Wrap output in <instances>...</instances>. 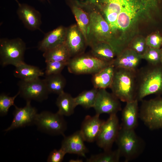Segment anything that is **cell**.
Here are the masks:
<instances>
[{
  "label": "cell",
  "mask_w": 162,
  "mask_h": 162,
  "mask_svg": "<svg viewBox=\"0 0 162 162\" xmlns=\"http://www.w3.org/2000/svg\"><path fill=\"white\" fill-rule=\"evenodd\" d=\"M152 94H162V64H148L136 71V99L141 101Z\"/></svg>",
  "instance_id": "cell-1"
},
{
  "label": "cell",
  "mask_w": 162,
  "mask_h": 162,
  "mask_svg": "<svg viewBox=\"0 0 162 162\" xmlns=\"http://www.w3.org/2000/svg\"><path fill=\"white\" fill-rule=\"evenodd\" d=\"M110 88L112 93L120 101L126 103L136 99V71L115 68Z\"/></svg>",
  "instance_id": "cell-2"
},
{
  "label": "cell",
  "mask_w": 162,
  "mask_h": 162,
  "mask_svg": "<svg viewBox=\"0 0 162 162\" xmlns=\"http://www.w3.org/2000/svg\"><path fill=\"white\" fill-rule=\"evenodd\" d=\"M121 156L125 162L137 158L143 152L145 147L144 140L136 133L135 130L121 127L116 142Z\"/></svg>",
  "instance_id": "cell-3"
},
{
  "label": "cell",
  "mask_w": 162,
  "mask_h": 162,
  "mask_svg": "<svg viewBox=\"0 0 162 162\" xmlns=\"http://www.w3.org/2000/svg\"><path fill=\"white\" fill-rule=\"evenodd\" d=\"M112 62L103 60L92 55L82 54L71 58L67 66L68 71L70 73L92 75L112 64Z\"/></svg>",
  "instance_id": "cell-4"
},
{
  "label": "cell",
  "mask_w": 162,
  "mask_h": 162,
  "mask_svg": "<svg viewBox=\"0 0 162 162\" xmlns=\"http://www.w3.org/2000/svg\"><path fill=\"white\" fill-rule=\"evenodd\" d=\"M26 50L25 43L20 38L0 39V64L3 67L9 65L17 66L24 62Z\"/></svg>",
  "instance_id": "cell-5"
},
{
  "label": "cell",
  "mask_w": 162,
  "mask_h": 162,
  "mask_svg": "<svg viewBox=\"0 0 162 162\" xmlns=\"http://www.w3.org/2000/svg\"><path fill=\"white\" fill-rule=\"evenodd\" d=\"M90 24L87 42L90 46L94 43L104 42L113 48L112 32L108 23L98 11L93 10L89 14Z\"/></svg>",
  "instance_id": "cell-6"
},
{
  "label": "cell",
  "mask_w": 162,
  "mask_h": 162,
  "mask_svg": "<svg viewBox=\"0 0 162 162\" xmlns=\"http://www.w3.org/2000/svg\"><path fill=\"white\" fill-rule=\"evenodd\" d=\"M141 101L139 118L151 130L162 129V97Z\"/></svg>",
  "instance_id": "cell-7"
},
{
  "label": "cell",
  "mask_w": 162,
  "mask_h": 162,
  "mask_svg": "<svg viewBox=\"0 0 162 162\" xmlns=\"http://www.w3.org/2000/svg\"><path fill=\"white\" fill-rule=\"evenodd\" d=\"M63 116L57 112L43 111L37 114L34 124L42 132L52 135L64 136L67 126Z\"/></svg>",
  "instance_id": "cell-8"
},
{
  "label": "cell",
  "mask_w": 162,
  "mask_h": 162,
  "mask_svg": "<svg viewBox=\"0 0 162 162\" xmlns=\"http://www.w3.org/2000/svg\"><path fill=\"white\" fill-rule=\"evenodd\" d=\"M17 84L19 95L26 101L33 100L41 102L48 98L50 93L44 79L38 78L29 80H21Z\"/></svg>",
  "instance_id": "cell-9"
},
{
  "label": "cell",
  "mask_w": 162,
  "mask_h": 162,
  "mask_svg": "<svg viewBox=\"0 0 162 162\" xmlns=\"http://www.w3.org/2000/svg\"><path fill=\"white\" fill-rule=\"evenodd\" d=\"M121 128L117 115H110L107 119L104 121L96 140L98 147L104 151L111 149Z\"/></svg>",
  "instance_id": "cell-10"
},
{
  "label": "cell",
  "mask_w": 162,
  "mask_h": 162,
  "mask_svg": "<svg viewBox=\"0 0 162 162\" xmlns=\"http://www.w3.org/2000/svg\"><path fill=\"white\" fill-rule=\"evenodd\" d=\"M120 100L112 93L106 89H98L96 100L93 108L96 114H107L110 115L116 114L121 110Z\"/></svg>",
  "instance_id": "cell-11"
},
{
  "label": "cell",
  "mask_w": 162,
  "mask_h": 162,
  "mask_svg": "<svg viewBox=\"0 0 162 162\" xmlns=\"http://www.w3.org/2000/svg\"><path fill=\"white\" fill-rule=\"evenodd\" d=\"M31 101H26V106L19 107L15 105L13 112V119L10 126L5 129L8 131L15 129L34 124L38 113L36 109L31 104Z\"/></svg>",
  "instance_id": "cell-12"
},
{
  "label": "cell",
  "mask_w": 162,
  "mask_h": 162,
  "mask_svg": "<svg viewBox=\"0 0 162 162\" xmlns=\"http://www.w3.org/2000/svg\"><path fill=\"white\" fill-rule=\"evenodd\" d=\"M65 44L71 58L83 53L87 44L77 25L74 24L67 28Z\"/></svg>",
  "instance_id": "cell-13"
},
{
  "label": "cell",
  "mask_w": 162,
  "mask_h": 162,
  "mask_svg": "<svg viewBox=\"0 0 162 162\" xmlns=\"http://www.w3.org/2000/svg\"><path fill=\"white\" fill-rule=\"evenodd\" d=\"M99 116L97 114L93 116L87 115L83 121L80 131L85 141L92 142L96 141L105 121Z\"/></svg>",
  "instance_id": "cell-14"
},
{
  "label": "cell",
  "mask_w": 162,
  "mask_h": 162,
  "mask_svg": "<svg viewBox=\"0 0 162 162\" xmlns=\"http://www.w3.org/2000/svg\"><path fill=\"white\" fill-rule=\"evenodd\" d=\"M85 141L79 130L69 136H64L61 148L66 154H74L85 157L88 150L85 144Z\"/></svg>",
  "instance_id": "cell-15"
},
{
  "label": "cell",
  "mask_w": 162,
  "mask_h": 162,
  "mask_svg": "<svg viewBox=\"0 0 162 162\" xmlns=\"http://www.w3.org/2000/svg\"><path fill=\"white\" fill-rule=\"evenodd\" d=\"M17 13L19 19L28 29H39L41 23L40 12L32 7L25 4L18 5Z\"/></svg>",
  "instance_id": "cell-16"
},
{
  "label": "cell",
  "mask_w": 162,
  "mask_h": 162,
  "mask_svg": "<svg viewBox=\"0 0 162 162\" xmlns=\"http://www.w3.org/2000/svg\"><path fill=\"white\" fill-rule=\"evenodd\" d=\"M142 59V55L128 48L116 57L112 64L115 68L136 71Z\"/></svg>",
  "instance_id": "cell-17"
},
{
  "label": "cell",
  "mask_w": 162,
  "mask_h": 162,
  "mask_svg": "<svg viewBox=\"0 0 162 162\" xmlns=\"http://www.w3.org/2000/svg\"><path fill=\"white\" fill-rule=\"evenodd\" d=\"M67 29L61 26L46 33L39 42L38 49L44 52L64 43Z\"/></svg>",
  "instance_id": "cell-18"
},
{
  "label": "cell",
  "mask_w": 162,
  "mask_h": 162,
  "mask_svg": "<svg viewBox=\"0 0 162 162\" xmlns=\"http://www.w3.org/2000/svg\"><path fill=\"white\" fill-rule=\"evenodd\" d=\"M139 101L136 99L126 103L122 112L121 127L128 130H135L138 125L139 118Z\"/></svg>",
  "instance_id": "cell-19"
},
{
  "label": "cell",
  "mask_w": 162,
  "mask_h": 162,
  "mask_svg": "<svg viewBox=\"0 0 162 162\" xmlns=\"http://www.w3.org/2000/svg\"><path fill=\"white\" fill-rule=\"evenodd\" d=\"M114 70L115 67L112 64L92 75V82L94 87L98 89L110 88Z\"/></svg>",
  "instance_id": "cell-20"
},
{
  "label": "cell",
  "mask_w": 162,
  "mask_h": 162,
  "mask_svg": "<svg viewBox=\"0 0 162 162\" xmlns=\"http://www.w3.org/2000/svg\"><path fill=\"white\" fill-rule=\"evenodd\" d=\"M14 75L21 80H29L36 79L44 75V73L38 67L26 64L23 62L17 66Z\"/></svg>",
  "instance_id": "cell-21"
},
{
  "label": "cell",
  "mask_w": 162,
  "mask_h": 162,
  "mask_svg": "<svg viewBox=\"0 0 162 162\" xmlns=\"http://www.w3.org/2000/svg\"><path fill=\"white\" fill-rule=\"evenodd\" d=\"M92 55L100 59L112 62L116 57V53L109 44L104 42H98L92 44Z\"/></svg>",
  "instance_id": "cell-22"
},
{
  "label": "cell",
  "mask_w": 162,
  "mask_h": 162,
  "mask_svg": "<svg viewBox=\"0 0 162 162\" xmlns=\"http://www.w3.org/2000/svg\"><path fill=\"white\" fill-rule=\"evenodd\" d=\"M58 95L56 102L58 108L57 112L63 116H70L72 115L76 106L74 98L64 92Z\"/></svg>",
  "instance_id": "cell-23"
},
{
  "label": "cell",
  "mask_w": 162,
  "mask_h": 162,
  "mask_svg": "<svg viewBox=\"0 0 162 162\" xmlns=\"http://www.w3.org/2000/svg\"><path fill=\"white\" fill-rule=\"evenodd\" d=\"M43 56L45 62L51 61L68 62L71 58L65 43L44 52Z\"/></svg>",
  "instance_id": "cell-24"
},
{
  "label": "cell",
  "mask_w": 162,
  "mask_h": 162,
  "mask_svg": "<svg viewBox=\"0 0 162 162\" xmlns=\"http://www.w3.org/2000/svg\"><path fill=\"white\" fill-rule=\"evenodd\" d=\"M72 10L77 22L76 25L83 34L87 44L90 21L89 14L76 6H73Z\"/></svg>",
  "instance_id": "cell-25"
},
{
  "label": "cell",
  "mask_w": 162,
  "mask_h": 162,
  "mask_svg": "<svg viewBox=\"0 0 162 162\" xmlns=\"http://www.w3.org/2000/svg\"><path fill=\"white\" fill-rule=\"evenodd\" d=\"M44 80L50 93H52L58 95L64 92L66 80L61 73L46 75Z\"/></svg>",
  "instance_id": "cell-26"
},
{
  "label": "cell",
  "mask_w": 162,
  "mask_h": 162,
  "mask_svg": "<svg viewBox=\"0 0 162 162\" xmlns=\"http://www.w3.org/2000/svg\"><path fill=\"white\" fill-rule=\"evenodd\" d=\"M98 91L94 88L83 91L74 98L76 106H81L86 109L93 107Z\"/></svg>",
  "instance_id": "cell-27"
},
{
  "label": "cell",
  "mask_w": 162,
  "mask_h": 162,
  "mask_svg": "<svg viewBox=\"0 0 162 162\" xmlns=\"http://www.w3.org/2000/svg\"><path fill=\"white\" fill-rule=\"evenodd\" d=\"M118 149L104 151L103 152L92 155L87 159V162H118L121 157Z\"/></svg>",
  "instance_id": "cell-28"
},
{
  "label": "cell",
  "mask_w": 162,
  "mask_h": 162,
  "mask_svg": "<svg viewBox=\"0 0 162 162\" xmlns=\"http://www.w3.org/2000/svg\"><path fill=\"white\" fill-rule=\"evenodd\" d=\"M162 50L148 46L145 52L142 55V59L145 60L148 64L152 65L160 64Z\"/></svg>",
  "instance_id": "cell-29"
},
{
  "label": "cell",
  "mask_w": 162,
  "mask_h": 162,
  "mask_svg": "<svg viewBox=\"0 0 162 162\" xmlns=\"http://www.w3.org/2000/svg\"><path fill=\"white\" fill-rule=\"evenodd\" d=\"M19 95V92L14 96H9L6 94L2 93L0 95V114L4 116L7 114L9 109L12 106H14V100L16 97Z\"/></svg>",
  "instance_id": "cell-30"
},
{
  "label": "cell",
  "mask_w": 162,
  "mask_h": 162,
  "mask_svg": "<svg viewBox=\"0 0 162 162\" xmlns=\"http://www.w3.org/2000/svg\"><path fill=\"white\" fill-rule=\"evenodd\" d=\"M46 63L45 73L46 75H50L61 73L65 67L67 65L68 62L51 61Z\"/></svg>",
  "instance_id": "cell-31"
},
{
  "label": "cell",
  "mask_w": 162,
  "mask_h": 162,
  "mask_svg": "<svg viewBox=\"0 0 162 162\" xmlns=\"http://www.w3.org/2000/svg\"><path fill=\"white\" fill-rule=\"evenodd\" d=\"M148 47L146 38L138 36L134 38L131 42L129 47L138 53L142 55Z\"/></svg>",
  "instance_id": "cell-32"
},
{
  "label": "cell",
  "mask_w": 162,
  "mask_h": 162,
  "mask_svg": "<svg viewBox=\"0 0 162 162\" xmlns=\"http://www.w3.org/2000/svg\"><path fill=\"white\" fill-rule=\"evenodd\" d=\"M147 46L149 47L161 49L162 46V35L158 32L153 33L146 38Z\"/></svg>",
  "instance_id": "cell-33"
},
{
  "label": "cell",
  "mask_w": 162,
  "mask_h": 162,
  "mask_svg": "<svg viewBox=\"0 0 162 162\" xmlns=\"http://www.w3.org/2000/svg\"><path fill=\"white\" fill-rule=\"evenodd\" d=\"M66 154L64 151L61 148L58 150L54 149L50 153L47 161L48 162H61Z\"/></svg>",
  "instance_id": "cell-34"
},
{
  "label": "cell",
  "mask_w": 162,
  "mask_h": 162,
  "mask_svg": "<svg viewBox=\"0 0 162 162\" xmlns=\"http://www.w3.org/2000/svg\"><path fill=\"white\" fill-rule=\"evenodd\" d=\"M70 162H82L83 160L81 159H77L76 160L71 159L69 160Z\"/></svg>",
  "instance_id": "cell-35"
},
{
  "label": "cell",
  "mask_w": 162,
  "mask_h": 162,
  "mask_svg": "<svg viewBox=\"0 0 162 162\" xmlns=\"http://www.w3.org/2000/svg\"><path fill=\"white\" fill-rule=\"evenodd\" d=\"M162 51H161V58H160V63L162 64Z\"/></svg>",
  "instance_id": "cell-36"
},
{
  "label": "cell",
  "mask_w": 162,
  "mask_h": 162,
  "mask_svg": "<svg viewBox=\"0 0 162 162\" xmlns=\"http://www.w3.org/2000/svg\"><path fill=\"white\" fill-rule=\"evenodd\" d=\"M15 0L17 2V3H18V5H19L20 4V3H19V2L17 1V0Z\"/></svg>",
  "instance_id": "cell-37"
},
{
  "label": "cell",
  "mask_w": 162,
  "mask_h": 162,
  "mask_svg": "<svg viewBox=\"0 0 162 162\" xmlns=\"http://www.w3.org/2000/svg\"><path fill=\"white\" fill-rule=\"evenodd\" d=\"M40 0V1H44L45 0H47V1H49V0Z\"/></svg>",
  "instance_id": "cell-38"
},
{
  "label": "cell",
  "mask_w": 162,
  "mask_h": 162,
  "mask_svg": "<svg viewBox=\"0 0 162 162\" xmlns=\"http://www.w3.org/2000/svg\"><path fill=\"white\" fill-rule=\"evenodd\" d=\"M161 49L162 50V47H161Z\"/></svg>",
  "instance_id": "cell-39"
}]
</instances>
